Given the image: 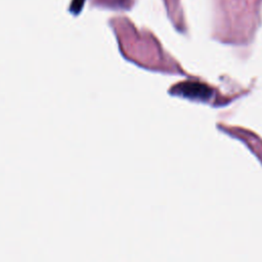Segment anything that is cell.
Returning a JSON list of instances; mask_svg holds the SVG:
<instances>
[{"mask_svg":"<svg viewBox=\"0 0 262 262\" xmlns=\"http://www.w3.org/2000/svg\"><path fill=\"white\" fill-rule=\"evenodd\" d=\"M180 92L185 96L194 98H207L211 95L210 89L199 83H186L180 87Z\"/></svg>","mask_w":262,"mask_h":262,"instance_id":"cell-1","label":"cell"}]
</instances>
